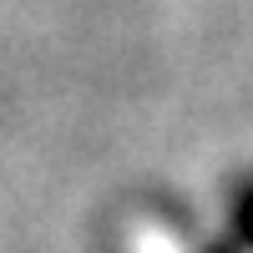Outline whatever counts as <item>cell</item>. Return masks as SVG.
I'll use <instances>...</instances> for the list:
<instances>
[{
    "mask_svg": "<svg viewBox=\"0 0 253 253\" xmlns=\"http://www.w3.org/2000/svg\"><path fill=\"white\" fill-rule=\"evenodd\" d=\"M233 228H238L243 248H253V177H243L233 187Z\"/></svg>",
    "mask_w": 253,
    "mask_h": 253,
    "instance_id": "obj_1",
    "label": "cell"
}]
</instances>
